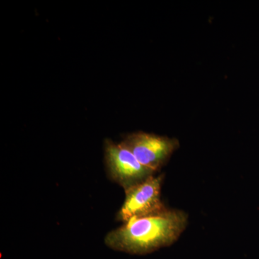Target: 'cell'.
<instances>
[{
  "instance_id": "4",
  "label": "cell",
  "mask_w": 259,
  "mask_h": 259,
  "mask_svg": "<svg viewBox=\"0 0 259 259\" xmlns=\"http://www.w3.org/2000/svg\"><path fill=\"white\" fill-rule=\"evenodd\" d=\"M164 175L150 177L144 182L125 191V198L116 218L125 223L134 218L156 214L166 209L161 200Z\"/></svg>"
},
{
  "instance_id": "2",
  "label": "cell",
  "mask_w": 259,
  "mask_h": 259,
  "mask_svg": "<svg viewBox=\"0 0 259 259\" xmlns=\"http://www.w3.org/2000/svg\"><path fill=\"white\" fill-rule=\"evenodd\" d=\"M120 144L128 149L141 164L156 173L180 148L175 138L139 131L125 136Z\"/></svg>"
},
{
  "instance_id": "1",
  "label": "cell",
  "mask_w": 259,
  "mask_h": 259,
  "mask_svg": "<svg viewBox=\"0 0 259 259\" xmlns=\"http://www.w3.org/2000/svg\"><path fill=\"white\" fill-rule=\"evenodd\" d=\"M188 218L185 211L168 208L132 218L109 232L105 243L112 249L129 254H148L177 241L187 228Z\"/></svg>"
},
{
  "instance_id": "3",
  "label": "cell",
  "mask_w": 259,
  "mask_h": 259,
  "mask_svg": "<svg viewBox=\"0 0 259 259\" xmlns=\"http://www.w3.org/2000/svg\"><path fill=\"white\" fill-rule=\"evenodd\" d=\"M104 152L109 178L120 185L124 191L139 185L156 174L141 164L120 143L116 144L111 140H105Z\"/></svg>"
}]
</instances>
